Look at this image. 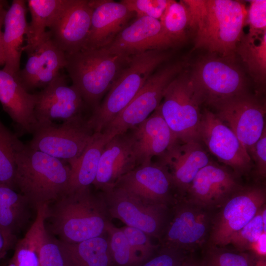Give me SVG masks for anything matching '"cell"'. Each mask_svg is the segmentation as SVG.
I'll return each mask as SVG.
<instances>
[{"instance_id": "obj_18", "label": "cell", "mask_w": 266, "mask_h": 266, "mask_svg": "<svg viewBox=\"0 0 266 266\" xmlns=\"http://www.w3.org/2000/svg\"><path fill=\"white\" fill-rule=\"evenodd\" d=\"M241 187L226 167L211 161L196 175L185 193V200L211 210L221 207Z\"/></svg>"}, {"instance_id": "obj_33", "label": "cell", "mask_w": 266, "mask_h": 266, "mask_svg": "<svg viewBox=\"0 0 266 266\" xmlns=\"http://www.w3.org/2000/svg\"><path fill=\"white\" fill-rule=\"evenodd\" d=\"M160 21L166 34L174 46L185 41L190 17L188 8L182 0H169Z\"/></svg>"}, {"instance_id": "obj_43", "label": "cell", "mask_w": 266, "mask_h": 266, "mask_svg": "<svg viewBox=\"0 0 266 266\" xmlns=\"http://www.w3.org/2000/svg\"><path fill=\"white\" fill-rule=\"evenodd\" d=\"M251 160L255 164L256 172L260 178L266 176V128L258 141L248 150Z\"/></svg>"}, {"instance_id": "obj_4", "label": "cell", "mask_w": 266, "mask_h": 266, "mask_svg": "<svg viewBox=\"0 0 266 266\" xmlns=\"http://www.w3.org/2000/svg\"><path fill=\"white\" fill-rule=\"evenodd\" d=\"M170 57L166 50L148 51L130 57L102 102L87 122L94 133H101L130 103L146 80Z\"/></svg>"}, {"instance_id": "obj_40", "label": "cell", "mask_w": 266, "mask_h": 266, "mask_svg": "<svg viewBox=\"0 0 266 266\" xmlns=\"http://www.w3.org/2000/svg\"><path fill=\"white\" fill-rule=\"evenodd\" d=\"M169 0H122L120 2L136 17H148L160 20Z\"/></svg>"}, {"instance_id": "obj_38", "label": "cell", "mask_w": 266, "mask_h": 266, "mask_svg": "<svg viewBox=\"0 0 266 266\" xmlns=\"http://www.w3.org/2000/svg\"><path fill=\"white\" fill-rule=\"evenodd\" d=\"M262 207L248 223L231 237L230 244H232L238 251L248 250L250 246L259 238L261 234L263 232L266 233L262 218Z\"/></svg>"}, {"instance_id": "obj_39", "label": "cell", "mask_w": 266, "mask_h": 266, "mask_svg": "<svg viewBox=\"0 0 266 266\" xmlns=\"http://www.w3.org/2000/svg\"><path fill=\"white\" fill-rule=\"evenodd\" d=\"M132 249L144 262L153 256L159 249V244H154L150 237L143 231L130 226L120 228Z\"/></svg>"}, {"instance_id": "obj_37", "label": "cell", "mask_w": 266, "mask_h": 266, "mask_svg": "<svg viewBox=\"0 0 266 266\" xmlns=\"http://www.w3.org/2000/svg\"><path fill=\"white\" fill-rule=\"evenodd\" d=\"M39 266H68L60 240L45 229L38 251Z\"/></svg>"}, {"instance_id": "obj_20", "label": "cell", "mask_w": 266, "mask_h": 266, "mask_svg": "<svg viewBox=\"0 0 266 266\" xmlns=\"http://www.w3.org/2000/svg\"><path fill=\"white\" fill-rule=\"evenodd\" d=\"M27 54L26 64L15 76L28 92L45 87L66 64V54L53 42L47 31L39 44Z\"/></svg>"}, {"instance_id": "obj_6", "label": "cell", "mask_w": 266, "mask_h": 266, "mask_svg": "<svg viewBox=\"0 0 266 266\" xmlns=\"http://www.w3.org/2000/svg\"><path fill=\"white\" fill-rule=\"evenodd\" d=\"M203 103L190 75L181 72L166 88L158 108L177 140L200 141Z\"/></svg>"}, {"instance_id": "obj_26", "label": "cell", "mask_w": 266, "mask_h": 266, "mask_svg": "<svg viewBox=\"0 0 266 266\" xmlns=\"http://www.w3.org/2000/svg\"><path fill=\"white\" fill-rule=\"evenodd\" d=\"M26 0H13L6 10L2 33V50L4 58L3 69L16 75L20 70V59L28 23Z\"/></svg>"}, {"instance_id": "obj_21", "label": "cell", "mask_w": 266, "mask_h": 266, "mask_svg": "<svg viewBox=\"0 0 266 266\" xmlns=\"http://www.w3.org/2000/svg\"><path fill=\"white\" fill-rule=\"evenodd\" d=\"M158 163L170 175L176 191L184 195L198 172L210 161L200 141L177 140L160 156Z\"/></svg>"}, {"instance_id": "obj_3", "label": "cell", "mask_w": 266, "mask_h": 266, "mask_svg": "<svg viewBox=\"0 0 266 266\" xmlns=\"http://www.w3.org/2000/svg\"><path fill=\"white\" fill-rule=\"evenodd\" d=\"M14 157L16 189L35 210L69 191L71 170L66 162L32 149L19 138Z\"/></svg>"}, {"instance_id": "obj_10", "label": "cell", "mask_w": 266, "mask_h": 266, "mask_svg": "<svg viewBox=\"0 0 266 266\" xmlns=\"http://www.w3.org/2000/svg\"><path fill=\"white\" fill-rule=\"evenodd\" d=\"M88 118L83 116L59 125L53 122L38 125L28 145L70 166L81 155L94 133L88 124Z\"/></svg>"}, {"instance_id": "obj_47", "label": "cell", "mask_w": 266, "mask_h": 266, "mask_svg": "<svg viewBox=\"0 0 266 266\" xmlns=\"http://www.w3.org/2000/svg\"><path fill=\"white\" fill-rule=\"evenodd\" d=\"M8 251L3 236L0 232V260L6 256Z\"/></svg>"}, {"instance_id": "obj_19", "label": "cell", "mask_w": 266, "mask_h": 266, "mask_svg": "<svg viewBox=\"0 0 266 266\" xmlns=\"http://www.w3.org/2000/svg\"><path fill=\"white\" fill-rule=\"evenodd\" d=\"M90 0H69L47 31L55 45L65 54L82 49L91 27Z\"/></svg>"}, {"instance_id": "obj_42", "label": "cell", "mask_w": 266, "mask_h": 266, "mask_svg": "<svg viewBox=\"0 0 266 266\" xmlns=\"http://www.w3.org/2000/svg\"><path fill=\"white\" fill-rule=\"evenodd\" d=\"M186 257L183 251L160 246L141 266H181Z\"/></svg>"}, {"instance_id": "obj_5", "label": "cell", "mask_w": 266, "mask_h": 266, "mask_svg": "<svg viewBox=\"0 0 266 266\" xmlns=\"http://www.w3.org/2000/svg\"><path fill=\"white\" fill-rule=\"evenodd\" d=\"M65 68L88 108L94 110L110 89L129 58L112 55L104 49H82L66 54Z\"/></svg>"}, {"instance_id": "obj_1", "label": "cell", "mask_w": 266, "mask_h": 266, "mask_svg": "<svg viewBox=\"0 0 266 266\" xmlns=\"http://www.w3.org/2000/svg\"><path fill=\"white\" fill-rule=\"evenodd\" d=\"M111 220L102 193L89 187L69 191L48 204L45 227L61 241L76 243L105 234Z\"/></svg>"}, {"instance_id": "obj_12", "label": "cell", "mask_w": 266, "mask_h": 266, "mask_svg": "<svg viewBox=\"0 0 266 266\" xmlns=\"http://www.w3.org/2000/svg\"><path fill=\"white\" fill-rule=\"evenodd\" d=\"M266 191L258 185L243 187L235 192L213 216L208 245L225 247L266 203Z\"/></svg>"}, {"instance_id": "obj_9", "label": "cell", "mask_w": 266, "mask_h": 266, "mask_svg": "<svg viewBox=\"0 0 266 266\" xmlns=\"http://www.w3.org/2000/svg\"><path fill=\"white\" fill-rule=\"evenodd\" d=\"M101 193L111 219H119L126 226L138 229L160 240L171 207L147 203L117 186Z\"/></svg>"}, {"instance_id": "obj_28", "label": "cell", "mask_w": 266, "mask_h": 266, "mask_svg": "<svg viewBox=\"0 0 266 266\" xmlns=\"http://www.w3.org/2000/svg\"><path fill=\"white\" fill-rule=\"evenodd\" d=\"M112 137L104 132L94 133L81 155L70 166L71 175L69 191L91 187L93 184L103 149Z\"/></svg>"}, {"instance_id": "obj_22", "label": "cell", "mask_w": 266, "mask_h": 266, "mask_svg": "<svg viewBox=\"0 0 266 266\" xmlns=\"http://www.w3.org/2000/svg\"><path fill=\"white\" fill-rule=\"evenodd\" d=\"M91 27L83 49H100L109 45L135 15L120 1L90 0Z\"/></svg>"}, {"instance_id": "obj_15", "label": "cell", "mask_w": 266, "mask_h": 266, "mask_svg": "<svg viewBox=\"0 0 266 266\" xmlns=\"http://www.w3.org/2000/svg\"><path fill=\"white\" fill-rule=\"evenodd\" d=\"M35 94L34 114L38 126L55 120L65 121L83 117L88 108L79 91L73 85H68L61 74Z\"/></svg>"}, {"instance_id": "obj_41", "label": "cell", "mask_w": 266, "mask_h": 266, "mask_svg": "<svg viewBox=\"0 0 266 266\" xmlns=\"http://www.w3.org/2000/svg\"><path fill=\"white\" fill-rule=\"evenodd\" d=\"M250 6L247 11L249 33L251 37L258 38L266 32V0H249Z\"/></svg>"}, {"instance_id": "obj_7", "label": "cell", "mask_w": 266, "mask_h": 266, "mask_svg": "<svg viewBox=\"0 0 266 266\" xmlns=\"http://www.w3.org/2000/svg\"><path fill=\"white\" fill-rule=\"evenodd\" d=\"M189 75L203 103L213 107L248 93L245 75L235 58L210 53L194 64Z\"/></svg>"}, {"instance_id": "obj_24", "label": "cell", "mask_w": 266, "mask_h": 266, "mask_svg": "<svg viewBox=\"0 0 266 266\" xmlns=\"http://www.w3.org/2000/svg\"><path fill=\"white\" fill-rule=\"evenodd\" d=\"M137 166L132 142L127 132L113 137L104 146L93 185L103 192Z\"/></svg>"}, {"instance_id": "obj_34", "label": "cell", "mask_w": 266, "mask_h": 266, "mask_svg": "<svg viewBox=\"0 0 266 266\" xmlns=\"http://www.w3.org/2000/svg\"><path fill=\"white\" fill-rule=\"evenodd\" d=\"M111 258L114 266H141L143 260L131 248L120 228L110 222L106 228Z\"/></svg>"}, {"instance_id": "obj_14", "label": "cell", "mask_w": 266, "mask_h": 266, "mask_svg": "<svg viewBox=\"0 0 266 266\" xmlns=\"http://www.w3.org/2000/svg\"><path fill=\"white\" fill-rule=\"evenodd\" d=\"M199 138L218 160L230 166L235 175L248 173L252 160L234 133L209 109L202 112Z\"/></svg>"}, {"instance_id": "obj_46", "label": "cell", "mask_w": 266, "mask_h": 266, "mask_svg": "<svg viewBox=\"0 0 266 266\" xmlns=\"http://www.w3.org/2000/svg\"><path fill=\"white\" fill-rule=\"evenodd\" d=\"M181 266H206L204 263L198 261L187 257L183 261Z\"/></svg>"}, {"instance_id": "obj_11", "label": "cell", "mask_w": 266, "mask_h": 266, "mask_svg": "<svg viewBox=\"0 0 266 266\" xmlns=\"http://www.w3.org/2000/svg\"><path fill=\"white\" fill-rule=\"evenodd\" d=\"M182 70V64L176 62L154 72L130 103L102 132L114 137L143 122L159 107L166 88Z\"/></svg>"}, {"instance_id": "obj_8", "label": "cell", "mask_w": 266, "mask_h": 266, "mask_svg": "<svg viewBox=\"0 0 266 266\" xmlns=\"http://www.w3.org/2000/svg\"><path fill=\"white\" fill-rule=\"evenodd\" d=\"M213 218L210 210L177 199L170 207L160 246L184 252L197 249L208 239Z\"/></svg>"}, {"instance_id": "obj_2", "label": "cell", "mask_w": 266, "mask_h": 266, "mask_svg": "<svg viewBox=\"0 0 266 266\" xmlns=\"http://www.w3.org/2000/svg\"><path fill=\"white\" fill-rule=\"evenodd\" d=\"M182 1L188 9L189 27L196 32L195 48L234 59L247 15L244 3L233 0Z\"/></svg>"}, {"instance_id": "obj_27", "label": "cell", "mask_w": 266, "mask_h": 266, "mask_svg": "<svg viewBox=\"0 0 266 266\" xmlns=\"http://www.w3.org/2000/svg\"><path fill=\"white\" fill-rule=\"evenodd\" d=\"M33 208L20 193L0 184V232L9 251L14 248L18 235L28 223Z\"/></svg>"}, {"instance_id": "obj_29", "label": "cell", "mask_w": 266, "mask_h": 266, "mask_svg": "<svg viewBox=\"0 0 266 266\" xmlns=\"http://www.w3.org/2000/svg\"><path fill=\"white\" fill-rule=\"evenodd\" d=\"M69 0H28L31 21L28 24L27 44L23 51H32L43 38L47 31L60 14Z\"/></svg>"}, {"instance_id": "obj_31", "label": "cell", "mask_w": 266, "mask_h": 266, "mask_svg": "<svg viewBox=\"0 0 266 266\" xmlns=\"http://www.w3.org/2000/svg\"><path fill=\"white\" fill-rule=\"evenodd\" d=\"M47 205L38 207L35 219L25 236L18 240L14 253L3 266H39L38 251L45 230Z\"/></svg>"}, {"instance_id": "obj_30", "label": "cell", "mask_w": 266, "mask_h": 266, "mask_svg": "<svg viewBox=\"0 0 266 266\" xmlns=\"http://www.w3.org/2000/svg\"><path fill=\"white\" fill-rule=\"evenodd\" d=\"M60 242L68 266H114L106 233L76 243Z\"/></svg>"}, {"instance_id": "obj_45", "label": "cell", "mask_w": 266, "mask_h": 266, "mask_svg": "<svg viewBox=\"0 0 266 266\" xmlns=\"http://www.w3.org/2000/svg\"><path fill=\"white\" fill-rule=\"evenodd\" d=\"M7 3L6 1L0 0V66L4 65L2 44L3 32L1 31V27L3 25L4 17L7 10L6 9Z\"/></svg>"}, {"instance_id": "obj_25", "label": "cell", "mask_w": 266, "mask_h": 266, "mask_svg": "<svg viewBox=\"0 0 266 266\" xmlns=\"http://www.w3.org/2000/svg\"><path fill=\"white\" fill-rule=\"evenodd\" d=\"M36 94L28 92L15 75L0 69V103L21 133H33L38 127L34 114Z\"/></svg>"}, {"instance_id": "obj_44", "label": "cell", "mask_w": 266, "mask_h": 266, "mask_svg": "<svg viewBox=\"0 0 266 266\" xmlns=\"http://www.w3.org/2000/svg\"><path fill=\"white\" fill-rule=\"evenodd\" d=\"M251 251L257 258L266 257V233L263 232L259 238L249 247Z\"/></svg>"}, {"instance_id": "obj_35", "label": "cell", "mask_w": 266, "mask_h": 266, "mask_svg": "<svg viewBox=\"0 0 266 266\" xmlns=\"http://www.w3.org/2000/svg\"><path fill=\"white\" fill-rule=\"evenodd\" d=\"M18 139L0 120V184L16 190L15 145Z\"/></svg>"}, {"instance_id": "obj_48", "label": "cell", "mask_w": 266, "mask_h": 266, "mask_svg": "<svg viewBox=\"0 0 266 266\" xmlns=\"http://www.w3.org/2000/svg\"><path fill=\"white\" fill-rule=\"evenodd\" d=\"M254 266H266V258H257L255 263Z\"/></svg>"}, {"instance_id": "obj_13", "label": "cell", "mask_w": 266, "mask_h": 266, "mask_svg": "<svg viewBox=\"0 0 266 266\" xmlns=\"http://www.w3.org/2000/svg\"><path fill=\"white\" fill-rule=\"evenodd\" d=\"M216 115L234 133L247 152L266 127V105L248 92L213 106Z\"/></svg>"}, {"instance_id": "obj_17", "label": "cell", "mask_w": 266, "mask_h": 266, "mask_svg": "<svg viewBox=\"0 0 266 266\" xmlns=\"http://www.w3.org/2000/svg\"><path fill=\"white\" fill-rule=\"evenodd\" d=\"M173 46L160 20L141 17H136L102 48L112 55L129 58L150 50H166Z\"/></svg>"}, {"instance_id": "obj_16", "label": "cell", "mask_w": 266, "mask_h": 266, "mask_svg": "<svg viewBox=\"0 0 266 266\" xmlns=\"http://www.w3.org/2000/svg\"><path fill=\"white\" fill-rule=\"evenodd\" d=\"M114 186L123 188L151 204L171 207L178 199L173 193L176 190L170 174L158 163L136 166L120 178Z\"/></svg>"}, {"instance_id": "obj_36", "label": "cell", "mask_w": 266, "mask_h": 266, "mask_svg": "<svg viewBox=\"0 0 266 266\" xmlns=\"http://www.w3.org/2000/svg\"><path fill=\"white\" fill-rule=\"evenodd\" d=\"M206 266H254L256 261L244 252H234L224 247L208 245L204 260Z\"/></svg>"}, {"instance_id": "obj_32", "label": "cell", "mask_w": 266, "mask_h": 266, "mask_svg": "<svg viewBox=\"0 0 266 266\" xmlns=\"http://www.w3.org/2000/svg\"><path fill=\"white\" fill-rule=\"evenodd\" d=\"M235 53L239 55L255 81L264 84L266 77V32L258 38L243 34Z\"/></svg>"}, {"instance_id": "obj_23", "label": "cell", "mask_w": 266, "mask_h": 266, "mask_svg": "<svg viewBox=\"0 0 266 266\" xmlns=\"http://www.w3.org/2000/svg\"><path fill=\"white\" fill-rule=\"evenodd\" d=\"M128 133L135 154L137 166L151 163L177 141L158 108Z\"/></svg>"}]
</instances>
